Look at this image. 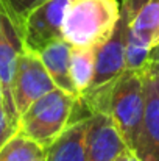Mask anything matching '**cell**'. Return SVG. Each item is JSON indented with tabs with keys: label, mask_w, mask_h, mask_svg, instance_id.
<instances>
[{
	"label": "cell",
	"mask_w": 159,
	"mask_h": 161,
	"mask_svg": "<svg viewBox=\"0 0 159 161\" xmlns=\"http://www.w3.org/2000/svg\"><path fill=\"white\" fill-rule=\"evenodd\" d=\"M77 100V96L55 88L33 102L19 116L17 131L49 147L72 124Z\"/></svg>",
	"instance_id": "2"
},
{
	"label": "cell",
	"mask_w": 159,
	"mask_h": 161,
	"mask_svg": "<svg viewBox=\"0 0 159 161\" xmlns=\"http://www.w3.org/2000/svg\"><path fill=\"white\" fill-rule=\"evenodd\" d=\"M120 17L119 0H70L62 19V39L75 47L106 42Z\"/></svg>",
	"instance_id": "1"
},
{
	"label": "cell",
	"mask_w": 159,
	"mask_h": 161,
	"mask_svg": "<svg viewBox=\"0 0 159 161\" xmlns=\"http://www.w3.org/2000/svg\"><path fill=\"white\" fill-rule=\"evenodd\" d=\"M145 88V113L136 153L142 161H159V70L155 59L142 72Z\"/></svg>",
	"instance_id": "7"
},
{
	"label": "cell",
	"mask_w": 159,
	"mask_h": 161,
	"mask_svg": "<svg viewBox=\"0 0 159 161\" xmlns=\"http://www.w3.org/2000/svg\"><path fill=\"white\" fill-rule=\"evenodd\" d=\"M153 59H155V64H156V67L159 70V46H156L155 50H153Z\"/></svg>",
	"instance_id": "18"
},
{
	"label": "cell",
	"mask_w": 159,
	"mask_h": 161,
	"mask_svg": "<svg viewBox=\"0 0 159 161\" xmlns=\"http://www.w3.org/2000/svg\"><path fill=\"white\" fill-rule=\"evenodd\" d=\"M2 2L5 3L8 11L13 14V17L20 25L28 13H31L34 8H38L39 5H42L49 0H2Z\"/></svg>",
	"instance_id": "15"
},
{
	"label": "cell",
	"mask_w": 159,
	"mask_h": 161,
	"mask_svg": "<svg viewBox=\"0 0 159 161\" xmlns=\"http://www.w3.org/2000/svg\"><path fill=\"white\" fill-rule=\"evenodd\" d=\"M70 44L66 39H56L39 52V58L53 80L55 86L77 96L70 78Z\"/></svg>",
	"instance_id": "11"
},
{
	"label": "cell",
	"mask_w": 159,
	"mask_h": 161,
	"mask_svg": "<svg viewBox=\"0 0 159 161\" xmlns=\"http://www.w3.org/2000/svg\"><path fill=\"white\" fill-rule=\"evenodd\" d=\"M95 47H70V78L77 97L83 96L94 78Z\"/></svg>",
	"instance_id": "12"
},
{
	"label": "cell",
	"mask_w": 159,
	"mask_h": 161,
	"mask_svg": "<svg viewBox=\"0 0 159 161\" xmlns=\"http://www.w3.org/2000/svg\"><path fill=\"white\" fill-rule=\"evenodd\" d=\"M126 35H128V22L120 14L111 38L95 49V72L92 83L86 92L97 91L112 85L123 74Z\"/></svg>",
	"instance_id": "8"
},
{
	"label": "cell",
	"mask_w": 159,
	"mask_h": 161,
	"mask_svg": "<svg viewBox=\"0 0 159 161\" xmlns=\"http://www.w3.org/2000/svg\"><path fill=\"white\" fill-rule=\"evenodd\" d=\"M128 146L109 114L89 116L86 136V161H114Z\"/></svg>",
	"instance_id": "9"
},
{
	"label": "cell",
	"mask_w": 159,
	"mask_h": 161,
	"mask_svg": "<svg viewBox=\"0 0 159 161\" xmlns=\"http://www.w3.org/2000/svg\"><path fill=\"white\" fill-rule=\"evenodd\" d=\"M145 113L144 77L137 72L123 70L114 81L109 94L108 114L119 128L128 149L136 150Z\"/></svg>",
	"instance_id": "3"
},
{
	"label": "cell",
	"mask_w": 159,
	"mask_h": 161,
	"mask_svg": "<svg viewBox=\"0 0 159 161\" xmlns=\"http://www.w3.org/2000/svg\"><path fill=\"white\" fill-rule=\"evenodd\" d=\"M55 88L56 86L45 70L39 55L24 49L17 58L11 86L13 102L17 114L20 116L33 102Z\"/></svg>",
	"instance_id": "6"
},
{
	"label": "cell",
	"mask_w": 159,
	"mask_h": 161,
	"mask_svg": "<svg viewBox=\"0 0 159 161\" xmlns=\"http://www.w3.org/2000/svg\"><path fill=\"white\" fill-rule=\"evenodd\" d=\"M0 103H3V96H2V85H0Z\"/></svg>",
	"instance_id": "19"
},
{
	"label": "cell",
	"mask_w": 159,
	"mask_h": 161,
	"mask_svg": "<svg viewBox=\"0 0 159 161\" xmlns=\"http://www.w3.org/2000/svg\"><path fill=\"white\" fill-rule=\"evenodd\" d=\"M114 161H142L139 157H137V153L134 152V150H131V149H126V150H123L117 158Z\"/></svg>",
	"instance_id": "17"
},
{
	"label": "cell",
	"mask_w": 159,
	"mask_h": 161,
	"mask_svg": "<svg viewBox=\"0 0 159 161\" xmlns=\"http://www.w3.org/2000/svg\"><path fill=\"white\" fill-rule=\"evenodd\" d=\"M17 131V124H14L6 109L3 107V103H0V149L3 147V144Z\"/></svg>",
	"instance_id": "16"
},
{
	"label": "cell",
	"mask_w": 159,
	"mask_h": 161,
	"mask_svg": "<svg viewBox=\"0 0 159 161\" xmlns=\"http://www.w3.org/2000/svg\"><path fill=\"white\" fill-rule=\"evenodd\" d=\"M24 52L22 31L19 22L8 11L5 3L0 0V85L3 96V107L9 119L19 124V114L13 102V77L19 55Z\"/></svg>",
	"instance_id": "4"
},
{
	"label": "cell",
	"mask_w": 159,
	"mask_h": 161,
	"mask_svg": "<svg viewBox=\"0 0 159 161\" xmlns=\"http://www.w3.org/2000/svg\"><path fill=\"white\" fill-rule=\"evenodd\" d=\"M89 117L72 122L47 147L45 161H86Z\"/></svg>",
	"instance_id": "10"
},
{
	"label": "cell",
	"mask_w": 159,
	"mask_h": 161,
	"mask_svg": "<svg viewBox=\"0 0 159 161\" xmlns=\"http://www.w3.org/2000/svg\"><path fill=\"white\" fill-rule=\"evenodd\" d=\"M47 147L16 131L0 149V161H45Z\"/></svg>",
	"instance_id": "13"
},
{
	"label": "cell",
	"mask_w": 159,
	"mask_h": 161,
	"mask_svg": "<svg viewBox=\"0 0 159 161\" xmlns=\"http://www.w3.org/2000/svg\"><path fill=\"white\" fill-rule=\"evenodd\" d=\"M153 50L144 46L140 41L126 35V47H125V70L142 74L150 63L153 61Z\"/></svg>",
	"instance_id": "14"
},
{
	"label": "cell",
	"mask_w": 159,
	"mask_h": 161,
	"mask_svg": "<svg viewBox=\"0 0 159 161\" xmlns=\"http://www.w3.org/2000/svg\"><path fill=\"white\" fill-rule=\"evenodd\" d=\"M70 0H49L25 16L20 24L24 49L39 53L50 42L61 39L62 19Z\"/></svg>",
	"instance_id": "5"
}]
</instances>
